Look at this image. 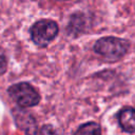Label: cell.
I'll return each mask as SVG.
<instances>
[{"label":"cell","instance_id":"6da1fadb","mask_svg":"<svg viewBox=\"0 0 135 135\" xmlns=\"http://www.w3.org/2000/svg\"><path fill=\"white\" fill-rule=\"evenodd\" d=\"M94 50L104 59L116 61L126 55L129 50V42L116 37H104L95 43Z\"/></svg>","mask_w":135,"mask_h":135},{"label":"cell","instance_id":"7a4b0ae2","mask_svg":"<svg viewBox=\"0 0 135 135\" xmlns=\"http://www.w3.org/2000/svg\"><path fill=\"white\" fill-rule=\"evenodd\" d=\"M58 34V25L53 20L43 19L37 21L31 28L33 41L39 46L47 45Z\"/></svg>","mask_w":135,"mask_h":135},{"label":"cell","instance_id":"3957f363","mask_svg":"<svg viewBox=\"0 0 135 135\" xmlns=\"http://www.w3.org/2000/svg\"><path fill=\"white\" fill-rule=\"evenodd\" d=\"M8 94L22 108L34 107L40 100V96L37 91L31 84L25 82L12 85L8 89Z\"/></svg>","mask_w":135,"mask_h":135},{"label":"cell","instance_id":"277c9868","mask_svg":"<svg viewBox=\"0 0 135 135\" xmlns=\"http://www.w3.org/2000/svg\"><path fill=\"white\" fill-rule=\"evenodd\" d=\"M119 124L127 132H135V108H126L118 115Z\"/></svg>","mask_w":135,"mask_h":135},{"label":"cell","instance_id":"5b68a950","mask_svg":"<svg viewBox=\"0 0 135 135\" xmlns=\"http://www.w3.org/2000/svg\"><path fill=\"white\" fill-rule=\"evenodd\" d=\"M74 135H101V130L97 123L88 122L79 127Z\"/></svg>","mask_w":135,"mask_h":135},{"label":"cell","instance_id":"8992f818","mask_svg":"<svg viewBox=\"0 0 135 135\" xmlns=\"http://www.w3.org/2000/svg\"><path fill=\"white\" fill-rule=\"evenodd\" d=\"M6 70V58L2 49H0V74H3Z\"/></svg>","mask_w":135,"mask_h":135},{"label":"cell","instance_id":"52a82bcc","mask_svg":"<svg viewBox=\"0 0 135 135\" xmlns=\"http://www.w3.org/2000/svg\"><path fill=\"white\" fill-rule=\"evenodd\" d=\"M41 135H56L55 132L52 130V128H50L49 126H45L42 130H41Z\"/></svg>","mask_w":135,"mask_h":135}]
</instances>
